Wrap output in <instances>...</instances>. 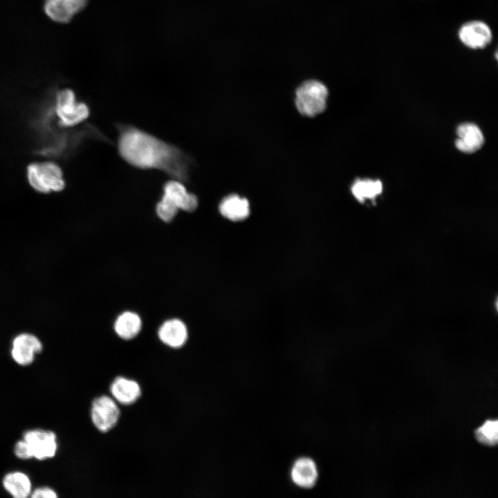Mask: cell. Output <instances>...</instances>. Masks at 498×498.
<instances>
[{"instance_id":"19","label":"cell","mask_w":498,"mask_h":498,"mask_svg":"<svg viewBox=\"0 0 498 498\" xmlns=\"http://www.w3.org/2000/svg\"><path fill=\"white\" fill-rule=\"evenodd\" d=\"M476 440L481 444L487 446H495L498 442V421L487 419L474 432Z\"/></svg>"},{"instance_id":"17","label":"cell","mask_w":498,"mask_h":498,"mask_svg":"<svg viewBox=\"0 0 498 498\" xmlns=\"http://www.w3.org/2000/svg\"><path fill=\"white\" fill-rule=\"evenodd\" d=\"M5 490L15 498H26L31 493V481L24 472L19 471L6 474L3 479Z\"/></svg>"},{"instance_id":"10","label":"cell","mask_w":498,"mask_h":498,"mask_svg":"<svg viewBox=\"0 0 498 498\" xmlns=\"http://www.w3.org/2000/svg\"><path fill=\"white\" fill-rule=\"evenodd\" d=\"M88 2L89 0H44V10L52 21L66 24L84 9Z\"/></svg>"},{"instance_id":"18","label":"cell","mask_w":498,"mask_h":498,"mask_svg":"<svg viewBox=\"0 0 498 498\" xmlns=\"http://www.w3.org/2000/svg\"><path fill=\"white\" fill-rule=\"evenodd\" d=\"M382 190V185L378 180H358L351 187L353 196L360 203H363L366 199H374Z\"/></svg>"},{"instance_id":"3","label":"cell","mask_w":498,"mask_h":498,"mask_svg":"<svg viewBox=\"0 0 498 498\" xmlns=\"http://www.w3.org/2000/svg\"><path fill=\"white\" fill-rule=\"evenodd\" d=\"M30 185L37 192L47 194L65 187L61 168L53 162L34 163L27 167Z\"/></svg>"},{"instance_id":"13","label":"cell","mask_w":498,"mask_h":498,"mask_svg":"<svg viewBox=\"0 0 498 498\" xmlns=\"http://www.w3.org/2000/svg\"><path fill=\"white\" fill-rule=\"evenodd\" d=\"M158 335L164 344L178 349L185 344L188 333L185 324L181 320L172 319L163 323L158 331Z\"/></svg>"},{"instance_id":"14","label":"cell","mask_w":498,"mask_h":498,"mask_svg":"<svg viewBox=\"0 0 498 498\" xmlns=\"http://www.w3.org/2000/svg\"><path fill=\"white\" fill-rule=\"evenodd\" d=\"M290 477L293 482L302 488H310L315 486L318 471L314 461L308 457H302L297 459L293 463L290 470Z\"/></svg>"},{"instance_id":"4","label":"cell","mask_w":498,"mask_h":498,"mask_svg":"<svg viewBox=\"0 0 498 498\" xmlns=\"http://www.w3.org/2000/svg\"><path fill=\"white\" fill-rule=\"evenodd\" d=\"M55 113L61 126L72 127L87 119L89 109L85 103L76 101L72 90L64 89L56 95Z\"/></svg>"},{"instance_id":"15","label":"cell","mask_w":498,"mask_h":498,"mask_svg":"<svg viewBox=\"0 0 498 498\" xmlns=\"http://www.w3.org/2000/svg\"><path fill=\"white\" fill-rule=\"evenodd\" d=\"M221 214L231 221H241L248 217L250 204L246 198L230 194L223 198L219 205Z\"/></svg>"},{"instance_id":"21","label":"cell","mask_w":498,"mask_h":498,"mask_svg":"<svg viewBox=\"0 0 498 498\" xmlns=\"http://www.w3.org/2000/svg\"><path fill=\"white\" fill-rule=\"evenodd\" d=\"M31 497L33 498H56L57 495L55 490L48 487H42L35 489Z\"/></svg>"},{"instance_id":"6","label":"cell","mask_w":498,"mask_h":498,"mask_svg":"<svg viewBox=\"0 0 498 498\" xmlns=\"http://www.w3.org/2000/svg\"><path fill=\"white\" fill-rule=\"evenodd\" d=\"M460 42L471 50H482L490 45L493 39L490 26L479 19L464 22L457 32Z\"/></svg>"},{"instance_id":"11","label":"cell","mask_w":498,"mask_h":498,"mask_svg":"<svg viewBox=\"0 0 498 498\" xmlns=\"http://www.w3.org/2000/svg\"><path fill=\"white\" fill-rule=\"evenodd\" d=\"M109 391L111 397L118 404L127 406L137 402L142 395V389L138 382L122 376L114 378Z\"/></svg>"},{"instance_id":"9","label":"cell","mask_w":498,"mask_h":498,"mask_svg":"<svg viewBox=\"0 0 498 498\" xmlns=\"http://www.w3.org/2000/svg\"><path fill=\"white\" fill-rule=\"evenodd\" d=\"M42 344L35 335L24 333L17 335L12 340L11 356L20 365L31 364L36 354L42 350Z\"/></svg>"},{"instance_id":"7","label":"cell","mask_w":498,"mask_h":498,"mask_svg":"<svg viewBox=\"0 0 498 498\" xmlns=\"http://www.w3.org/2000/svg\"><path fill=\"white\" fill-rule=\"evenodd\" d=\"M183 182L174 179L165 183L160 201L178 211L194 212L198 207V199L188 192Z\"/></svg>"},{"instance_id":"16","label":"cell","mask_w":498,"mask_h":498,"mask_svg":"<svg viewBox=\"0 0 498 498\" xmlns=\"http://www.w3.org/2000/svg\"><path fill=\"white\" fill-rule=\"evenodd\" d=\"M141 327L142 322L139 315L131 311L120 314L114 323L116 333L125 340L136 338L140 331Z\"/></svg>"},{"instance_id":"8","label":"cell","mask_w":498,"mask_h":498,"mask_svg":"<svg viewBox=\"0 0 498 498\" xmlns=\"http://www.w3.org/2000/svg\"><path fill=\"white\" fill-rule=\"evenodd\" d=\"M23 439L27 443L33 458L44 460L53 457L57 450L56 434L40 429L25 432Z\"/></svg>"},{"instance_id":"20","label":"cell","mask_w":498,"mask_h":498,"mask_svg":"<svg viewBox=\"0 0 498 498\" xmlns=\"http://www.w3.org/2000/svg\"><path fill=\"white\" fill-rule=\"evenodd\" d=\"M15 456L21 459H29L33 458L30 450L27 443L24 440H20L15 444L14 448Z\"/></svg>"},{"instance_id":"2","label":"cell","mask_w":498,"mask_h":498,"mask_svg":"<svg viewBox=\"0 0 498 498\" xmlns=\"http://www.w3.org/2000/svg\"><path fill=\"white\" fill-rule=\"evenodd\" d=\"M328 95V89L321 81L307 80L295 91L296 107L303 116H315L326 109Z\"/></svg>"},{"instance_id":"12","label":"cell","mask_w":498,"mask_h":498,"mask_svg":"<svg viewBox=\"0 0 498 498\" xmlns=\"http://www.w3.org/2000/svg\"><path fill=\"white\" fill-rule=\"evenodd\" d=\"M456 148L464 153H473L479 149L483 144L484 137L479 127L473 123L460 124L456 129Z\"/></svg>"},{"instance_id":"5","label":"cell","mask_w":498,"mask_h":498,"mask_svg":"<svg viewBox=\"0 0 498 498\" xmlns=\"http://www.w3.org/2000/svg\"><path fill=\"white\" fill-rule=\"evenodd\" d=\"M118 403L108 395H101L91 403L90 416L95 427L102 433L113 430L120 418Z\"/></svg>"},{"instance_id":"1","label":"cell","mask_w":498,"mask_h":498,"mask_svg":"<svg viewBox=\"0 0 498 498\" xmlns=\"http://www.w3.org/2000/svg\"><path fill=\"white\" fill-rule=\"evenodd\" d=\"M118 151L129 165L161 170L174 179L187 182L193 160L182 150L132 126L118 127Z\"/></svg>"}]
</instances>
